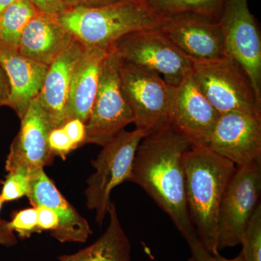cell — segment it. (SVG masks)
<instances>
[{
    "mask_svg": "<svg viewBox=\"0 0 261 261\" xmlns=\"http://www.w3.org/2000/svg\"><path fill=\"white\" fill-rule=\"evenodd\" d=\"M142 1H144V0H142Z\"/></svg>",
    "mask_w": 261,
    "mask_h": 261,
    "instance_id": "37",
    "label": "cell"
},
{
    "mask_svg": "<svg viewBox=\"0 0 261 261\" xmlns=\"http://www.w3.org/2000/svg\"><path fill=\"white\" fill-rule=\"evenodd\" d=\"M187 261H195V259H194L193 257H190V258L189 259V260Z\"/></svg>",
    "mask_w": 261,
    "mask_h": 261,
    "instance_id": "36",
    "label": "cell"
},
{
    "mask_svg": "<svg viewBox=\"0 0 261 261\" xmlns=\"http://www.w3.org/2000/svg\"><path fill=\"white\" fill-rule=\"evenodd\" d=\"M56 20L85 47L109 51L127 34L159 29L165 19L142 0H126L96 8H70Z\"/></svg>",
    "mask_w": 261,
    "mask_h": 261,
    "instance_id": "3",
    "label": "cell"
},
{
    "mask_svg": "<svg viewBox=\"0 0 261 261\" xmlns=\"http://www.w3.org/2000/svg\"><path fill=\"white\" fill-rule=\"evenodd\" d=\"M195 261H244L241 255H239L238 257L233 259H226L221 257V255H214L211 254L207 250H204L199 255L192 257Z\"/></svg>",
    "mask_w": 261,
    "mask_h": 261,
    "instance_id": "33",
    "label": "cell"
},
{
    "mask_svg": "<svg viewBox=\"0 0 261 261\" xmlns=\"http://www.w3.org/2000/svg\"><path fill=\"white\" fill-rule=\"evenodd\" d=\"M219 116L192 73L173 87L170 126L186 139L192 147H207Z\"/></svg>",
    "mask_w": 261,
    "mask_h": 261,
    "instance_id": "11",
    "label": "cell"
},
{
    "mask_svg": "<svg viewBox=\"0 0 261 261\" xmlns=\"http://www.w3.org/2000/svg\"><path fill=\"white\" fill-rule=\"evenodd\" d=\"M240 245L243 250L240 255L244 261H261V205L252 214Z\"/></svg>",
    "mask_w": 261,
    "mask_h": 261,
    "instance_id": "23",
    "label": "cell"
},
{
    "mask_svg": "<svg viewBox=\"0 0 261 261\" xmlns=\"http://www.w3.org/2000/svg\"><path fill=\"white\" fill-rule=\"evenodd\" d=\"M28 197L33 206L53 209L59 217V226L51 233L61 243H85L92 231L87 220L63 197L44 168L31 173Z\"/></svg>",
    "mask_w": 261,
    "mask_h": 261,
    "instance_id": "15",
    "label": "cell"
},
{
    "mask_svg": "<svg viewBox=\"0 0 261 261\" xmlns=\"http://www.w3.org/2000/svg\"><path fill=\"white\" fill-rule=\"evenodd\" d=\"M31 174L23 171L8 172L0 193L3 202H10L27 196L30 188Z\"/></svg>",
    "mask_w": 261,
    "mask_h": 261,
    "instance_id": "24",
    "label": "cell"
},
{
    "mask_svg": "<svg viewBox=\"0 0 261 261\" xmlns=\"http://www.w3.org/2000/svg\"><path fill=\"white\" fill-rule=\"evenodd\" d=\"M261 160L237 166L220 203L218 247L238 246L260 202Z\"/></svg>",
    "mask_w": 261,
    "mask_h": 261,
    "instance_id": "9",
    "label": "cell"
},
{
    "mask_svg": "<svg viewBox=\"0 0 261 261\" xmlns=\"http://www.w3.org/2000/svg\"><path fill=\"white\" fill-rule=\"evenodd\" d=\"M67 9L80 8H96L121 3L126 0H63Z\"/></svg>",
    "mask_w": 261,
    "mask_h": 261,
    "instance_id": "30",
    "label": "cell"
},
{
    "mask_svg": "<svg viewBox=\"0 0 261 261\" xmlns=\"http://www.w3.org/2000/svg\"><path fill=\"white\" fill-rule=\"evenodd\" d=\"M10 94L9 79L4 68L0 65V107L6 106Z\"/></svg>",
    "mask_w": 261,
    "mask_h": 261,
    "instance_id": "32",
    "label": "cell"
},
{
    "mask_svg": "<svg viewBox=\"0 0 261 261\" xmlns=\"http://www.w3.org/2000/svg\"><path fill=\"white\" fill-rule=\"evenodd\" d=\"M154 13L163 18L198 15L219 20L225 0H144Z\"/></svg>",
    "mask_w": 261,
    "mask_h": 261,
    "instance_id": "21",
    "label": "cell"
},
{
    "mask_svg": "<svg viewBox=\"0 0 261 261\" xmlns=\"http://www.w3.org/2000/svg\"><path fill=\"white\" fill-rule=\"evenodd\" d=\"M161 32L193 61L226 56L219 20L185 15L165 19Z\"/></svg>",
    "mask_w": 261,
    "mask_h": 261,
    "instance_id": "14",
    "label": "cell"
},
{
    "mask_svg": "<svg viewBox=\"0 0 261 261\" xmlns=\"http://www.w3.org/2000/svg\"><path fill=\"white\" fill-rule=\"evenodd\" d=\"M225 51L241 65L261 100V39L247 0H225L219 15Z\"/></svg>",
    "mask_w": 261,
    "mask_h": 261,
    "instance_id": "10",
    "label": "cell"
},
{
    "mask_svg": "<svg viewBox=\"0 0 261 261\" xmlns=\"http://www.w3.org/2000/svg\"><path fill=\"white\" fill-rule=\"evenodd\" d=\"M18 243L14 231L8 226V221L0 220V245L13 247Z\"/></svg>",
    "mask_w": 261,
    "mask_h": 261,
    "instance_id": "31",
    "label": "cell"
},
{
    "mask_svg": "<svg viewBox=\"0 0 261 261\" xmlns=\"http://www.w3.org/2000/svg\"><path fill=\"white\" fill-rule=\"evenodd\" d=\"M75 42L56 15L38 12L24 29L18 51L29 59L49 66Z\"/></svg>",
    "mask_w": 261,
    "mask_h": 261,
    "instance_id": "18",
    "label": "cell"
},
{
    "mask_svg": "<svg viewBox=\"0 0 261 261\" xmlns=\"http://www.w3.org/2000/svg\"><path fill=\"white\" fill-rule=\"evenodd\" d=\"M145 135L140 130H123L103 148L92 161L94 173L87 181V207L96 213V221L102 225L111 205V194L116 187L128 181L136 151Z\"/></svg>",
    "mask_w": 261,
    "mask_h": 261,
    "instance_id": "6",
    "label": "cell"
},
{
    "mask_svg": "<svg viewBox=\"0 0 261 261\" xmlns=\"http://www.w3.org/2000/svg\"><path fill=\"white\" fill-rule=\"evenodd\" d=\"M191 144L170 126L145 137L137 147L128 181L145 190L186 240L192 254L202 248L187 208L184 153Z\"/></svg>",
    "mask_w": 261,
    "mask_h": 261,
    "instance_id": "1",
    "label": "cell"
},
{
    "mask_svg": "<svg viewBox=\"0 0 261 261\" xmlns=\"http://www.w3.org/2000/svg\"><path fill=\"white\" fill-rule=\"evenodd\" d=\"M49 148L54 155H58L63 160L73 149H75L71 141L68 138L63 127L53 128L48 138Z\"/></svg>",
    "mask_w": 261,
    "mask_h": 261,
    "instance_id": "26",
    "label": "cell"
},
{
    "mask_svg": "<svg viewBox=\"0 0 261 261\" xmlns=\"http://www.w3.org/2000/svg\"><path fill=\"white\" fill-rule=\"evenodd\" d=\"M20 122V130L10 146L5 168L8 173L23 171L31 174L53 163L55 155L49 148L48 138L53 126L37 97L31 102Z\"/></svg>",
    "mask_w": 261,
    "mask_h": 261,
    "instance_id": "12",
    "label": "cell"
},
{
    "mask_svg": "<svg viewBox=\"0 0 261 261\" xmlns=\"http://www.w3.org/2000/svg\"><path fill=\"white\" fill-rule=\"evenodd\" d=\"M40 13L51 15L61 14L67 10L63 0H30Z\"/></svg>",
    "mask_w": 261,
    "mask_h": 261,
    "instance_id": "29",
    "label": "cell"
},
{
    "mask_svg": "<svg viewBox=\"0 0 261 261\" xmlns=\"http://www.w3.org/2000/svg\"><path fill=\"white\" fill-rule=\"evenodd\" d=\"M63 128L75 149L82 147L86 137V126L84 122L74 118L67 121Z\"/></svg>",
    "mask_w": 261,
    "mask_h": 261,
    "instance_id": "28",
    "label": "cell"
},
{
    "mask_svg": "<svg viewBox=\"0 0 261 261\" xmlns=\"http://www.w3.org/2000/svg\"><path fill=\"white\" fill-rule=\"evenodd\" d=\"M16 1H18V0H0V17H1V15L4 13L5 10H6L10 5H11Z\"/></svg>",
    "mask_w": 261,
    "mask_h": 261,
    "instance_id": "34",
    "label": "cell"
},
{
    "mask_svg": "<svg viewBox=\"0 0 261 261\" xmlns=\"http://www.w3.org/2000/svg\"><path fill=\"white\" fill-rule=\"evenodd\" d=\"M192 75L220 115L242 112L261 117V100L250 78L229 56L193 61Z\"/></svg>",
    "mask_w": 261,
    "mask_h": 261,
    "instance_id": "5",
    "label": "cell"
},
{
    "mask_svg": "<svg viewBox=\"0 0 261 261\" xmlns=\"http://www.w3.org/2000/svg\"><path fill=\"white\" fill-rule=\"evenodd\" d=\"M111 49L123 61L157 72L173 87L191 74L193 68V61L159 28L127 34L117 40Z\"/></svg>",
    "mask_w": 261,
    "mask_h": 261,
    "instance_id": "8",
    "label": "cell"
},
{
    "mask_svg": "<svg viewBox=\"0 0 261 261\" xmlns=\"http://www.w3.org/2000/svg\"><path fill=\"white\" fill-rule=\"evenodd\" d=\"M108 51L84 47L72 73L66 122L77 118L86 123L88 120L99 87L103 62Z\"/></svg>",
    "mask_w": 261,
    "mask_h": 261,
    "instance_id": "19",
    "label": "cell"
},
{
    "mask_svg": "<svg viewBox=\"0 0 261 261\" xmlns=\"http://www.w3.org/2000/svg\"><path fill=\"white\" fill-rule=\"evenodd\" d=\"M109 225L104 233L89 246L58 257L59 261H130L132 245L122 227L114 202L108 210Z\"/></svg>",
    "mask_w": 261,
    "mask_h": 261,
    "instance_id": "20",
    "label": "cell"
},
{
    "mask_svg": "<svg viewBox=\"0 0 261 261\" xmlns=\"http://www.w3.org/2000/svg\"><path fill=\"white\" fill-rule=\"evenodd\" d=\"M30 0H18L0 17V44L18 49L22 34L38 13Z\"/></svg>",
    "mask_w": 261,
    "mask_h": 261,
    "instance_id": "22",
    "label": "cell"
},
{
    "mask_svg": "<svg viewBox=\"0 0 261 261\" xmlns=\"http://www.w3.org/2000/svg\"><path fill=\"white\" fill-rule=\"evenodd\" d=\"M121 63L118 53L110 49L103 62L97 94L85 123L86 137L82 146L94 144L103 147L133 123V115L122 92Z\"/></svg>",
    "mask_w": 261,
    "mask_h": 261,
    "instance_id": "7",
    "label": "cell"
},
{
    "mask_svg": "<svg viewBox=\"0 0 261 261\" xmlns=\"http://www.w3.org/2000/svg\"><path fill=\"white\" fill-rule=\"evenodd\" d=\"M8 226L21 239L29 238L34 233H38L37 214L36 207L20 211L8 221Z\"/></svg>",
    "mask_w": 261,
    "mask_h": 261,
    "instance_id": "25",
    "label": "cell"
},
{
    "mask_svg": "<svg viewBox=\"0 0 261 261\" xmlns=\"http://www.w3.org/2000/svg\"><path fill=\"white\" fill-rule=\"evenodd\" d=\"M37 214L38 233L42 231H56L59 226V217L53 209L46 206H36Z\"/></svg>",
    "mask_w": 261,
    "mask_h": 261,
    "instance_id": "27",
    "label": "cell"
},
{
    "mask_svg": "<svg viewBox=\"0 0 261 261\" xmlns=\"http://www.w3.org/2000/svg\"><path fill=\"white\" fill-rule=\"evenodd\" d=\"M3 204H4V202L0 199V212H1L2 208H3Z\"/></svg>",
    "mask_w": 261,
    "mask_h": 261,
    "instance_id": "35",
    "label": "cell"
},
{
    "mask_svg": "<svg viewBox=\"0 0 261 261\" xmlns=\"http://www.w3.org/2000/svg\"><path fill=\"white\" fill-rule=\"evenodd\" d=\"M0 65L6 72L10 84L6 106L12 108L21 119L40 92L48 66L23 56L18 49L2 44Z\"/></svg>",
    "mask_w": 261,
    "mask_h": 261,
    "instance_id": "16",
    "label": "cell"
},
{
    "mask_svg": "<svg viewBox=\"0 0 261 261\" xmlns=\"http://www.w3.org/2000/svg\"><path fill=\"white\" fill-rule=\"evenodd\" d=\"M187 208L202 246L219 255L217 220L220 203L237 166L207 146L191 147L184 153Z\"/></svg>",
    "mask_w": 261,
    "mask_h": 261,
    "instance_id": "2",
    "label": "cell"
},
{
    "mask_svg": "<svg viewBox=\"0 0 261 261\" xmlns=\"http://www.w3.org/2000/svg\"><path fill=\"white\" fill-rule=\"evenodd\" d=\"M120 77L135 129L149 137L169 128L173 87L157 72L122 59Z\"/></svg>",
    "mask_w": 261,
    "mask_h": 261,
    "instance_id": "4",
    "label": "cell"
},
{
    "mask_svg": "<svg viewBox=\"0 0 261 261\" xmlns=\"http://www.w3.org/2000/svg\"><path fill=\"white\" fill-rule=\"evenodd\" d=\"M207 147L237 166L261 160V117L242 112L220 115Z\"/></svg>",
    "mask_w": 261,
    "mask_h": 261,
    "instance_id": "13",
    "label": "cell"
},
{
    "mask_svg": "<svg viewBox=\"0 0 261 261\" xmlns=\"http://www.w3.org/2000/svg\"><path fill=\"white\" fill-rule=\"evenodd\" d=\"M84 47L75 42L48 66L42 89L37 98L53 128H61L66 123L67 105L72 73Z\"/></svg>",
    "mask_w": 261,
    "mask_h": 261,
    "instance_id": "17",
    "label": "cell"
}]
</instances>
